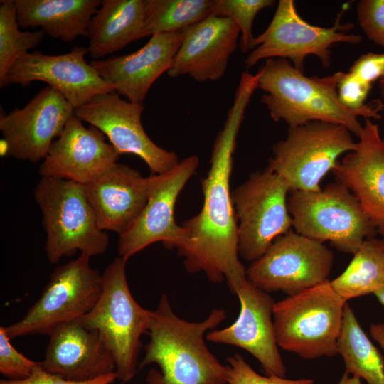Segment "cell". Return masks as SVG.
<instances>
[{
    "label": "cell",
    "mask_w": 384,
    "mask_h": 384,
    "mask_svg": "<svg viewBox=\"0 0 384 384\" xmlns=\"http://www.w3.org/2000/svg\"><path fill=\"white\" fill-rule=\"evenodd\" d=\"M127 261L118 256L106 267L100 297L81 319L100 334L112 353L117 379L122 383L136 373L141 336L148 333L152 316V311L143 308L132 297L126 276Z\"/></svg>",
    "instance_id": "obj_5"
},
{
    "label": "cell",
    "mask_w": 384,
    "mask_h": 384,
    "mask_svg": "<svg viewBox=\"0 0 384 384\" xmlns=\"http://www.w3.org/2000/svg\"><path fill=\"white\" fill-rule=\"evenodd\" d=\"M257 73L258 88L265 92L261 102L274 121L283 120L289 127L324 122L343 126L358 137L363 130L359 117L381 118L384 105L380 100L370 101L358 110L341 103L338 86L344 72L325 77L306 76L286 59L270 58Z\"/></svg>",
    "instance_id": "obj_2"
},
{
    "label": "cell",
    "mask_w": 384,
    "mask_h": 384,
    "mask_svg": "<svg viewBox=\"0 0 384 384\" xmlns=\"http://www.w3.org/2000/svg\"><path fill=\"white\" fill-rule=\"evenodd\" d=\"M333 260V252L322 242L289 230L251 262L247 278L266 292L290 296L329 281Z\"/></svg>",
    "instance_id": "obj_12"
},
{
    "label": "cell",
    "mask_w": 384,
    "mask_h": 384,
    "mask_svg": "<svg viewBox=\"0 0 384 384\" xmlns=\"http://www.w3.org/2000/svg\"><path fill=\"white\" fill-rule=\"evenodd\" d=\"M20 28L41 27L53 38L73 41L87 36L100 0H14Z\"/></svg>",
    "instance_id": "obj_25"
},
{
    "label": "cell",
    "mask_w": 384,
    "mask_h": 384,
    "mask_svg": "<svg viewBox=\"0 0 384 384\" xmlns=\"http://www.w3.org/2000/svg\"><path fill=\"white\" fill-rule=\"evenodd\" d=\"M146 36L144 0H102L87 29V48L97 60Z\"/></svg>",
    "instance_id": "obj_24"
},
{
    "label": "cell",
    "mask_w": 384,
    "mask_h": 384,
    "mask_svg": "<svg viewBox=\"0 0 384 384\" xmlns=\"http://www.w3.org/2000/svg\"><path fill=\"white\" fill-rule=\"evenodd\" d=\"M379 90L383 99H384V77L379 80Z\"/></svg>",
    "instance_id": "obj_40"
},
{
    "label": "cell",
    "mask_w": 384,
    "mask_h": 384,
    "mask_svg": "<svg viewBox=\"0 0 384 384\" xmlns=\"http://www.w3.org/2000/svg\"><path fill=\"white\" fill-rule=\"evenodd\" d=\"M338 351L348 374L368 384H384V358L362 330L348 303L343 311Z\"/></svg>",
    "instance_id": "obj_26"
},
{
    "label": "cell",
    "mask_w": 384,
    "mask_h": 384,
    "mask_svg": "<svg viewBox=\"0 0 384 384\" xmlns=\"http://www.w3.org/2000/svg\"><path fill=\"white\" fill-rule=\"evenodd\" d=\"M346 303L329 280L275 302L278 346L304 359L336 355Z\"/></svg>",
    "instance_id": "obj_6"
},
{
    "label": "cell",
    "mask_w": 384,
    "mask_h": 384,
    "mask_svg": "<svg viewBox=\"0 0 384 384\" xmlns=\"http://www.w3.org/2000/svg\"><path fill=\"white\" fill-rule=\"evenodd\" d=\"M223 309H213L200 322L178 317L163 294L152 311L144 356L138 368L156 363L161 372L151 369L147 384H228L226 366L208 348L204 338L226 319Z\"/></svg>",
    "instance_id": "obj_3"
},
{
    "label": "cell",
    "mask_w": 384,
    "mask_h": 384,
    "mask_svg": "<svg viewBox=\"0 0 384 384\" xmlns=\"http://www.w3.org/2000/svg\"><path fill=\"white\" fill-rule=\"evenodd\" d=\"M10 340L5 326H1L0 373L10 380L27 378L40 367V361L26 358L11 344Z\"/></svg>",
    "instance_id": "obj_31"
},
{
    "label": "cell",
    "mask_w": 384,
    "mask_h": 384,
    "mask_svg": "<svg viewBox=\"0 0 384 384\" xmlns=\"http://www.w3.org/2000/svg\"><path fill=\"white\" fill-rule=\"evenodd\" d=\"M378 230L382 236V242H383V249H384V225H380L379 226L378 228Z\"/></svg>",
    "instance_id": "obj_41"
},
{
    "label": "cell",
    "mask_w": 384,
    "mask_h": 384,
    "mask_svg": "<svg viewBox=\"0 0 384 384\" xmlns=\"http://www.w3.org/2000/svg\"><path fill=\"white\" fill-rule=\"evenodd\" d=\"M289 192L287 183L267 169L252 174L233 191L238 253L244 260H258L278 237L291 230Z\"/></svg>",
    "instance_id": "obj_11"
},
{
    "label": "cell",
    "mask_w": 384,
    "mask_h": 384,
    "mask_svg": "<svg viewBox=\"0 0 384 384\" xmlns=\"http://www.w3.org/2000/svg\"><path fill=\"white\" fill-rule=\"evenodd\" d=\"M356 143L352 133L338 124L310 122L289 127L287 137L273 146L266 169L279 175L290 191H318L338 158L355 150Z\"/></svg>",
    "instance_id": "obj_9"
},
{
    "label": "cell",
    "mask_w": 384,
    "mask_h": 384,
    "mask_svg": "<svg viewBox=\"0 0 384 384\" xmlns=\"http://www.w3.org/2000/svg\"><path fill=\"white\" fill-rule=\"evenodd\" d=\"M178 33H155L138 50L90 65L115 91L129 101L143 103L154 82L170 68L184 36Z\"/></svg>",
    "instance_id": "obj_21"
},
{
    "label": "cell",
    "mask_w": 384,
    "mask_h": 384,
    "mask_svg": "<svg viewBox=\"0 0 384 384\" xmlns=\"http://www.w3.org/2000/svg\"><path fill=\"white\" fill-rule=\"evenodd\" d=\"M199 164L197 156L183 159L171 171L154 175L153 187L144 210L136 221L119 235V257H129L149 245L161 242L167 249H178L186 239V230L175 220L178 195Z\"/></svg>",
    "instance_id": "obj_13"
},
{
    "label": "cell",
    "mask_w": 384,
    "mask_h": 384,
    "mask_svg": "<svg viewBox=\"0 0 384 384\" xmlns=\"http://www.w3.org/2000/svg\"><path fill=\"white\" fill-rule=\"evenodd\" d=\"M255 90V85L249 81L238 83L233 105L213 144L210 169L201 179L202 208L183 223L186 239L176 249L188 272H203L213 283L226 281L234 294L247 278L238 257V220L230 178L238 134Z\"/></svg>",
    "instance_id": "obj_1"
},
{
    "label": "cell",
    "mask_w": 384,
    "mask_h": 384,
    "mask_svg": "<svg viewBox=\"0 0 384 384\" xmlns=\"http://www.w3.org/2000/svg\"><path fill=\"white\" fill-rule=\"evenodd\" d=\"M370 332L372 338L377 341L384 350V324H372Z\"/></svg>",
    "instance_id": "obj_37"
},
{
    "label": "cell",
    "mask_w": 384,
    "mask_h": 384,
    "mask_svg": "<svg viewBox=\"0 0 384 384\" xmlns=\"http://www.w3.org/2000/svg\"><path fill=\"white\" fill-rule=\"evenodd\" d=\"M372 88L351 73H343L338 86V95L341 103L347 107L358 110L363 108L365 101Z\"/></svg>",
    "instance_id": "obj_34"
},
{
    "label": "cell",
    "mask_w": 384,
    "mask_h": 384,
    "mask_svg": "<svg viewBox=\"0 0 384 384\" xmlns=\"http://www.w3.org/2000/svg\"><path fill=\"white\" fill-rule=\"evenodd\" d=\"M384 283V249L381 240L367 238L344 272L330 284L345 302L374 293Z\"/></svg>",
    "instance_id": "obj_27"
},
{
    "label": "cell",
    "mask_w": 384,
    "mask_h": 384,
    "mask_svg": "<svg viewBox=\"0 0 384 384\" xmlns=\"http://www.w3.org/2000/svg\"><path fill=\"white\" fill-rule=\"evenodd\" d=\"M147 32H182L213 13L215 0H144Z\"/></svg>",
    "instance_id": "obj_28"
},
{
    "label": "cell",
    "mask_w": 384,
    "mask_h": 384,
    "mask_svg": "<svg viewBox=\"0 0 384 384\" xmlns=\"http://www.w3.org/2000/svg\"><path fill=\"white\" fill-rule=\"evenodd\" d=\"M90 259L81 253L56 267L25 316L5 326L9 338L48 336L60 326L87 314L102 290V274L92 267Z\"/></svg>",
    "instance_id": "obj_8"
},
{
    "label": "cell",
    "mask_w": 384,
    "mask_h": 384,
    "mask_svg": "<svg viewBox=\"0 0 384 384\" xmlns=\"http://www.w3.org/2000/svg\"><path fill=\"white\" fill-rule=\"evenodd\" d=\"M355 150L332 169L377 228L384 225V144L378 125L366 119Z\"/></svg>",
    "instance_id": "obj_23"
},
{
    "label": "cell",
    "mask_w": 384,
    "mask_h": 384,
    "mask_svg": "<svg viewBox=\"0 0 384 384\" xmlns=\"http://www.w3.org/2000/svg\"><path fill=\"white\" fill-rule=\"evenodd\" d=\"M373 294L384 306V283Z\"/></svg>",
    "instance_id": "obj_39"
},
{
    "label": "cell",
    "mask_w": 384,
    "mask_h": 384,
    "mask_svg": "<svg viewBox=\"0 0 384 384\" xmlns=\"http://www.w3.org/2000/svg\"><path fill=\"white\" fill-rule=\"evenodd\" d=\"M357 18L367 38L384 48V0H361Z\"/></svg>",
    "instance_id": "obj_33"
},
{
    "label": "cell",
    "mask_w": 384,
    "mask_h": 384,
    "mask_svg": "<svg viewBox=\"0 0 384 384\" xmlns=\"http://www.w3.org/2000/svg\"><path fill=\"white\" fill-rule=\"evenodd\" d=\"M154 181V175L143 177L117 162L84 185L100 228L119 235L127 230L146 206Z\"/></svg>",
    "instance_id": "obj_22"
},
{
    "label": "cell",
    "mask_w": 384,
    "mask_h": 384,
    "mask_svg": "<svg viewBox=\"0 0 384 384\" xmlns=\"http://www.w3.org/2000/svg\"><path fill=\"white\" fill-rule=\"evenodd\" d=\"M338 384H362L361 378L356 376H349V374L344 373Z\"/></svg>",
    "instance_id": "obj_38"
},
{
    "label": "cell",
    "mask_w": 384,
    "mask_h": 384,
    "mask_svg": "<svg viewBox=\"0 0 384 384\" xmlns=\"http://www.w3.org/2000/svg\"><path fill=\"white\" fill-rule=\"evenodd\" d=\"M143 110V103L123 100L114 92L95 96L74 110V115L100 129L119 154H134L147 164L151 175L163 174L179 163L178 157L148 137L141 121Z\"/></svg>",
    "instance_id": "obj_14"
},
{
    "label": "cell",
    "mask_w": 384,
    "mask_h": 384,
    "mask_svg": "<svg viewBox=\"0 0 384 384\" xmlns=\"http://www.w3.org/2000/svg\"><path fill=\"white\" fill-rule=\"evenodd\" d=\"M343 9L330 28L309 23L298 14L292 0H279L274 15L267 28L255 37L253 49L245 60L247 68L262 60L282 58L290 60L293 66L304 72L308 55H315L323 67L329 68L331 48L339 43L359 44L360 35L348 33L354 28L352 23H341Z\"/></svg>",
    "instance_id": "obj_10"
},
{
    "label": "cell",
    "mask_w": 384,
    "mask_h": 384,
    "mask_svg": "<svg viewBox=\"0 0 384 384\" xmlns=\"http://www.w3.org/2000/svg\"><path fill=\"white\" fill-rule=\"evenodd\" d=\"M117 379V375L112 373L87 381H73L43 370L41 366L32 374L23 380L3 379L0 384H111Z\"/></svg>",
    "instance_id": "obj_36"
},
{
    "label": "cell",
    "mask_w": 384,
    "mask_h": 384,
    "mask_svg": "<svg viewBox=\"0 0 384 384\" xmlns=\"http://www.w3.org/2000/svg\"><path fill=\"white\" fill-rule=\"evenodd\" d=\"M287 206L296 233L346 253L355 254L376 231L356 196L338 181L318 191H291Z\"/></svg>",
    "instance_id": "obj_7"
},
{
    "label": "cell",
    "mask_w": 384,
    "mask_h": 384,
    "mask_svg": "<svg viewBox=\"0 0 384 384\" xmlns=\"http://www.w3.org/2000/svg\"><path fill=\"white\" fill-rule=\"evenodd\" d=\"M34 198L42 213L44 250L51 264L77 251L90 257L106 252L109 237L98 223L84 185L41 177Z\"/></svg>",
    "instance_id": "obj_4"
},
{
    "label": "cell",
    "mask_w": 384,
    "mask_h": 384,
    "mask_svg": "<svg viewBox=\"0 0 384 384\" xmlns=\"http://www.w3.org/2000/svg\"><path fill=\"white\" fill-rule=\"evenodd\" d=\"M348 72L361 81L372 85L384 77V53L363 54L353 63Z\"/></svg>",
    "instance_id": "obj_35"
},
{
    "label": "cell",
    "mask_w": 384,
    "mask_h": 384,
    "mask_svg": "<svg viewBox=\"0 0 384 384\" xmlns=\"http://www.w3.org/2000/svg\"><path fill=\"white\" fill-rule=\"evenodd\" d=\"M274 0H215L213 14L232 20L239 28L240 48L247 53L253 49L252 23L262 9L272 6Z\"/></svg>",
    "instance_id": "obj_30"
},
{
    "label": "cell",
    "mask_w": 384,
    "mask_h": 384,
    "mask_svg": "<svg viewBox=\"0 0 384 384\" xmlns=\"http://www.w3.org/2000/svg\"><path fill=\"white\" fill-rule=\"evenodd\" d=\"M382 139H383V144H384V136H383V137Z\"/></svg>",
    "instance_id": "obj_42"
},
{
    "label": "cell",
    "mask_w": 384,
    "mask_h": 384,
    "mask_svg": "<svg viewBox=\"0 0 384 384\" xmlns=\"http://www.w3.org/2000/svg\"><path fill=\"white\" fill-rule=\"evenodd\" d=\"M0 4V87L7 86L6 78L14 63L36 47L46 33L21 31L18 23L14 0H1Z\"/></svg>",
    "instance_id": "obj_29"
},
{
    "label": "cell",
    "mask_w": 384,
    "mask_h": 384,
    "mask_svg": "<svg viewBox=\"0 0 384 384\" xmlns=\"http://www.w3.org/2000/svg\"><path fill=\"white\" fill-rule=\"evenodd\" d=\"M240 33L232 20L210 15L185 31L167 75H188L198 82L220 79L237 49Z\"/></svg>",
    "instance_id": "obj_19"
},
{
    "label": "cell",
    "mask_w": 384,
    "mask_h": 384,
    "mask_svg": "<svg viewBox=\"0 0 384 384\" xmlns=\"http://www.w3.org/2000/svg\"><path fill=\"white\" fill-rule=\"evenodd\" d=\"M87 53L88 48L83 46H75L61 55L28 53L11 66L6 84L26 87L33 81H43L61 92L75 110L97 95L116 92L114 85L86 63Z\"/></svg>",
    "instance_id": "obj_16"
},
{
    "label": "cell",
    "mask_w": 384,
    "mask_h": 384,
    "mask_svg": "<svg viewBox=\"0 0 384 384\" xmlns=\"http://www.w3.org/2000/svg\"><path fill=\"white\" fill-rule=\"evenodd\" d=\"M74 108L61 92L48 85L22 108L1 115V155L37 163L62 134Z\"/></svg>",
    "instance_id": "obj_15"
},
{
    "label": "cell",
    "mask_w": 384,
    "mask_h": 384,
    "mask_svg": "<svg viewBox=\"0 0 384 384\" xmlns=\"http://www.w3.org/2000/svg\"><path fill=\"white\" fill-rule=\"evenodd\" d=\"M97 128H89L74 114L52 143L38 169L41 177L85 185L117 162L119 154Z\"/></svg>",
    "instance_id": "obj_18"
},
{
    "label": "cell",
    "mask_w": 384,
    "mask_h": 384,
    "mask_svg": "<svg viewBox=\"0 0 384 384\" xmlns=\"http://www.w3.org/2000/svg\"><path fill=\"white\" fill-rule=\"evenodd\" d=\"M227 363L228 384H314L311 379L289 380L276 375H260L238 353L229 356Z\"/></svg>",
    "instance_id": "obj_32"
},
{
    "label": "cell",
    "mask_w": 384,
    "mask_h": 384,
    "mask_svg": "<svg viewBox=\"0 0 384 384\" xmlns=\"http://www.w3.org/2000/svg\"><path fill=\"white\" fill-rule=\"evenodd\" d=\"M41 368L73 381H87L115 372V361L100 334L79 319L48 335Z\"/></svg>",
    "instance_id": "obj_20"
},
{
    "label": "cell",
    "mask_w": 384,
    "mask_h": 384,
    "mask_svg": "<svg viewBox=\"0 0 384 384\" xmlns=\"http://www.w3.org/2000/svg\"><path fill=\"white\" fill-rule=\"evenodd\" d=\"M235 294L240 303L238 317L226 328L208 332L206 338L241 348L260 362L268 375L284 378L286 368L278 350L272 319L274 300L248 279Z\"/></svg>",
    "instance_id": "obj_17"
}]
</instances>
